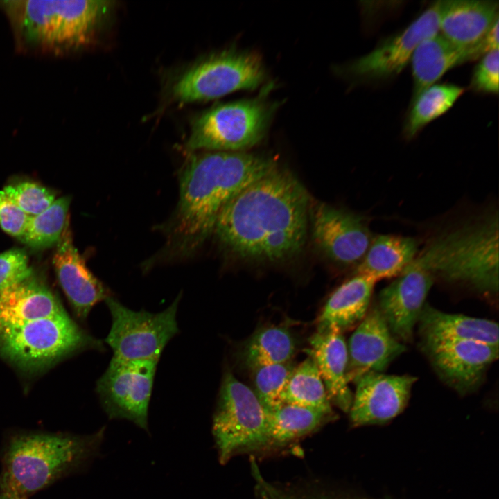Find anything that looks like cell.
I'll use <instances>...</instances> for the list:
<instances>
[{"label":"cell","mask_w":499,"mask_h":499,"mask_svg":"<svg viewBox=\"0 0 499 499\" xmlns=\"http://www.w3.org/2000/svg\"><path fill=\"white\" fill-rule=\"evenodd\" d=\"M108 1H0L18 50L62 55L89 46L112 6Z\"/></svg>","instance_id":"277c9868"},{"label":"cell","mask_w":499,"mask_h":499,"mask_svg":"<svg viewBox=\"0 0 499 499\" xmlns=\"http://www.w3.org/2000/svg\"><path fill=\"white\" fill-rule=\"evenodd\" d=\"M259 96L217 105L193 121L186 148L240 152L251 148L265 137L279 106L267 98L268 90Z\"/></svg>","instance_id":"8992f818"},{"label":"cell","mask_w":499,"mask_h":499,"mask_svg":"<svg viewBox=\"0 0 499 499\" xmlns=\"http://www.w3.org/2000/svg\"><path fill=\"white\" fill-rule=\"evenodd\" d=\"M376 281L356 274L330 295L318 317L317 331L343 333L351 329L367 314Z\"/></svg>","instance_id":"cb8c5ba5"},{"label":"cell","mask_w":499,"mask_h":499,"mask_svg":"<svg viewBox=\"0 0 499 499\" xmlns=\"http://www.w3.org/2000/svg\"><path fill=\"white\" fill-rule=\"evenodd\" d=\"M312 227L317 245L341 264L362 260L371 244L369 231L360 217L324 203L313 207Z\"/></svg>","instance_id":"9a60e30c"},{"label":"cell","mask_w":499,"mask_h":499,"mask_svg":"<svg viewBox=\"0 0 499 499\" xmlns=\"http://www.w3.org/2000/svg\"><path fill=\"white\" fill-rule=\"evenodd\" d=\"M158 361L112 358L96 387L110 419H127L148 430V406Z\"/></svg>","instance_id":"8fae6325"},{"label":"cell","mask_w":499,"mask_h":499,"mask_svg":"<svg viewBox=\"0 0 499 499\" xmlns=\"http://www.w3.org/2000/svg\"><path fill=\"white\" fill-rule=\"evenodd\" d=\"M105 427L95 433L28 432L12 437L5 450L0 475L6 499H26L76 471L99 452Z\"/></svg>","instance_id":"3957f363"},{"label":"cell","mask_w":499,"mask_h":499,"mask_svg":"<svg viewBox=\"0 0 499 499\" xmlns=\"http://www.w3.org/2000/svg\"></svg>","instance_id":"8d00e7d4"},{"label":"cell","mask_w":499,"mask_h":499,"mask_svg":"<svg viewBox=\"0 0 499 499\" xmlns=\"http://www.w3.org/2000/svg\"><path fill=\"white\" fill-rule=\"evenodd\" d=\"M422 342L476 341L498 346V323L441 311L426 303L419 321Z\"/></svg>","instance_id":"603a6c76"},{"label":"cell","mask_w":499,"mask_h":499,"mask_svg":"<svg viewBox=\"0 0 499 499\" xmlns=\"http://www.w3.org/2000/svg\"><path fill=\"white\" fill-rule=\"evenodd\" d=\"M464 89L453 84H436L422 91L412 100L404 126L410 139L426 124L446 113L464 93Z\"/></svg>","instance_id":"f1b7e54d"},{"label":"cell","mask_w":499,"mask_h":499,"mask_svg":"<svg viewBox=\"0 0 499 499\" xmlns=\"http://www.w3.org/2000/svg\"><path fill=\"white\" fill-rule=\"evenodd\" d=\"M295 367V364L290 360L250 370L254 392L265 412L271 411L283 404L281 395Z\"/></svg>","instance_id":"4dcf8cb0"},{"label":"cell","mask_w":499,"mask_h":499,"mask_svg":"<svg viewBox=\"0 0 499 499\" xmlns=\"http://www.w3.org/2000/svg\"><path fill=\"white\" fill-rule=\"evenodd\" d=\"M277 168L271 157L240 152L193 154L180 177V200L172 226L176 245L190 252L213 232L224 207L254 181Z\"/></svg>","instance_id":"7a4b0ae2"},{"label":"cell","mask_w":499,"mask_h":499,"mask_svg":"<svg viewBox=\"0 0 499 499\" xmlns=\"http://www.w3.org/2000/svg\"><path fill=\"white\" fill-rule=\"evenodd\" d=\"M30 216L24 213L2 190L0 191V227L17 238L23 234Z\"/></svg>","instance_id":"e575fe53"},{"label":"cell","mask_w":499,"mask_h":499,"mask_svg":"<svg viewBox=\"0 0 499 499\" xmlns=\"http://www.w3.org/2000/svg\"><path fill=\"white\" fill-rule=\"evenodd\" d=\"M418 252L414 239L397 235H380L370 244L356 270L376 281L399 276Z\"/></svg>","instance_id":"d4e9b609"},{"label":"cell","mask_w":499,"mask_h":499,"mask_svg":"<svg viewBox=\"0 0 499 499\" xmlns=\"http://www.w3.org/2000/svg\"><path fill=\"white\" fill-rule=\"evenodd\" d=\"M422 348L439 377L463 395L480 387L499 349L476 341L422 342Z\"/></svg>","instance_id":"4fadbf2b"},{"label":"cell","mask_w":499,"mask_h":499,"mask_svg":"<svg viewBox=\"0 0 499 499\" xmlns=\"http://www.w3.org/2000/svg\"><path fill=\"white\" fill-rule=\"evenodd\" d=\"M2 191L30 217L43 212L55 200L51 190L35 182L7 185Z\"/></svg>","instance_id":"1f68e13d"},{"label":"cell","mask_w":499,"mask_h":499,"mask_svg":"<svg viewBox=\"0 0 499 499\" xmlns=\"http://www.w3.org/2000/svg\"><path fill=\"white\" fill-rule=\"evenodd\" d=\"M309 343L307 352L317 366L331 403L344 412L349 411L353 394L346 377L348 352L343 334L317 331Z\"/></svg>","instance_id":"7402d4cb"},{"label":"cell","mask_w":499,"mask_h":499,"mask_svg":"<svg viewBox=\"0 0 499 499\" xmlns=\"http://www.w3.org/2000/svg\"><path fill=\"white\" fill-rule=\"evenodd\" d=\"M33 274L23 250L11 249L0 254V291Z\"/></svg>","instance_id":"d6a6232c"},{"label":"cell","mask_w":499,"mask_h":499,"mask_svg":"<svg viewBox=\"0 0 499 499\" xmlns=\"http://www.w3.org/2000/svg\"><path fill=\"white\" fill-rule=\"evenodd\" d=\"M480 40L460 46L438 33L421 42L411 57L414 80L413 100L434 85L450 69L487 53Z\"/></svg>","instance_id":"d6986e66"},{"label":"cell","mask_w":499,"mask_h":499,"mask_svg":"<svg viewBox=\"0 0 499 499\" xmlns=\"http://www.w3.org/2000/svg\"><path fill=\"white\" fill-rule=\"evenodd\" d=\"M64 312L53 293L33 274L0 291V331Z\"/></svg>","instance_id":"ffe728a7"},{"label":"cell","mask_w":499,"mask_h":499,"mask_svg":"<svg viewBox=\"0 0 499 499\" xmlns=\"http://www.w3.org/2000/svg\"><path fill=\"white\" fill-rule=\"evenodd\" d=\"M53 263L62 289L80 319H85L96 304L112 296L75 247L69 221L56 245Z\"/></svg>","instance_id":"ac0fdd59"},{"label":"cell","mask_w":499,"mask_h":499,"mask_svg":"<svg viewBox=\"0 0 499 499\" xmlns=\"http://www.w3.org/2000/svg\"><path fill=\"white\" fill-rule=\"evenodd\" d=\"M309 202L299 181L277 168L224 207L213 232L224 246L243 259L286 260L304 245Z\"/></svg>","instance_id":"6da1fadb"},{"label":"cell","mask_w":499,"mask_h":499,"mask_svg":"<svg viewBox=\"0 0 499 499\" xmlns=\"http://www.w3.org/2000/svg\"><path fill=\"white\" fill-rule=\"evenodd\" d=\"M265 67L253 52L230 49L213 54L188 69L173 86L177 102L218 98L240 90H253L266 81Z\"/></svg>","instance_id":"9c48e42d"},{"label":"cell","mask_w":499,"mask_h":499,"mask_svg":"<svg viewBox=\"0 0 499 499\" xmlns=\"http://www.w3.org/2000/svg\"><path fill=\"white\" fill-rule=\"evenodd\" d=\"M212 432L221 464L235 454L269 444L265 411L254 390L227 369L222 376Z\"/></svg>","instance_id":"ba28073f"},{"label":"cell","mask_w":499,"mask_h":499,"mask_svg":"<svg viewBox=\"0 0 499 499\" xmlns=\"http://www.w3.org/2000/svg\"><path fill=\"white\" fill-rule=\"evenodd\" d=\"M347 345L348 383L369 371L383 372L406 349L390 331L377 305L369 307Z\"/></svg>","instance_id":"e0dca14e"},{"label":"cell","mask_w":499,"mask_h":499,"mask_svg":"<svg viewBox=\"0 0 499 499\" xmlns=\"http://www.w3.org/2000/svg\"><path fill=\"white\" fill-rule=\"evenodd\" d=\"M433 280L429 272L408 265L379 293L377 306L392 333L403 344L413 339Z\"/></svg>","instance_id":"2e32d148"},{"label":"cell","mask_w":499,"mask_h":499,"mask_svg":"<svg viewBox=\"0 0 499 499\" xmlns=\"http://www.w3.org/2000/svg\"><path fill=\"white\" fill-rule=\"evenodd\" d=\"M438 10L439 3L435 1L405 28L350 62L345 73L365 80L387 78L401 73L418 44L439 30Z\"/></svg>","instance_id":"7c38bea8"},{"label":"cell","mask_w":499,"mask_h":499,"mask_svg":"<svg viewBox=\"0 0 499 499\" xmlns=\"http://www.w3.org/2000/svg\"><path fill=\"white\" fill-rule=\"evenodd\" d=\"M180 296L157 313L132 310L112 296L107 298L112 324L105 341L113 357L128 361L159 360L167 343L179 331L176 315Z\"/></svg>","instance_id":"30bf717a"},{"label":"cell","mask_w":499,"mask_h":499,"mask_svg":"<svg viewBox=\"0 0 499 499\" xmlns=\"http://www.w3.org/2000/svg\"><path fill=\"white\" fill-rule=\"evenodd\" d=\"M296 349L295 339L289 330L270 325L257 330L245 342L241 357L250 369L292 360Z\"/></svg>","instance_id":"484cf974"},{"label":"cell","mask_w":499,"mask_h":499,"mask_svg":"<svg viewBox=\"0 0 499 499\" xmlns=\"http://www.w3.org/2000/svg\"><path fill=\"white\" fill-rule=\"evenodd\" d=\"M70 198H60L43 212L30 216L19 238L28 247L42 250L57 245L69 221Z\"/></svg>","instance_id":"f546056e"},{"label":"cell","mask_w":499,"mask_h":499,"mask_svg":"<svg viewBox=\"0 0 499 499\" xmlns=\"http://www.w3.org/2000/svg\"><path fill=\"white\" fill-rule=\"evenodd\" d=\"M410 375L369 371L358 378L349 410L354 426L380 424L399 415L407 405L413 385Z\"/></svg>","instance_id":"5bb4252c"},{"label":"cell","mask_w":499,"mask_h":499,"mask_svg":"<svg viewBox=\"0 0 499 499\" xmlns=\"http://www.w3.org/2000/svg\"><path fill=\"white\" fill-rule=\"evenodd\" d=\"M439 28L453 44L478 42L498 19V2L484 0L438 1Z\"/></svg>","instance_id":"44dd1931"},{"label":"cell","mask_w":499,"mask_h":499,"mask_svg":"<svg viewBox=\"0 0 499 499\" xmlns=\"http://www.w3.org/2000/svg\"><path fill=\"white\" fill-rule=\"evenodd\" d=\"M281 402L333 413L319 369L311 356L295 366L282 393Z\"/></svg>","instance_id":"83f0119b"},{"label":"cell","mask_w":499,"mask_h":499,"mask_svg":"<svg viewBox=\"0 0 499 499\" xmlns=\"http://www.w3.org/2000/svg\"><path fill=\"white\" fill-rule=\"evenodd\" d=\"M409 265L448 281L464 283L487 296L497 294L498 213L437 236Z\"/></svg>","instance_id":"5b68a950"},{"label":"cell","mask_w":499,"mask_h":499,"mask_svg":"<svg viewBox=\"0 0 499 499\" xmlns=\"http://www.w3.org/2000/svg\"><path fill=\"white\" fill-rule=\"evenodd\" d=\"M265 413L269 444H282L302 437L333 416L321 410L288 403Z\"/></svg>","instance_id":"4316f807"},{"label":"cell","mask_w":499,"mask_h":499,"mask_svg":"<svg viewBox=\"0 0 499 499\" xmlns=\"http://www.w3.org/2000/svg\"><path fill=\"white\" fill-rule=\"evenodd\" d=\"M279 499H298L288 493H284L279 497Z\"/></svg>","instance_id":"d590c367"},{"label":"cell","mask_w":499,"mask_h":499,"mask_svg":"<svg viewBox=\"0 0 499 499\" xmlns=\"http://www.w3.org/2000/svg\"><path fill=\"white\" fill-rule=\"evenodd\" d=\"M105 349L66 312L0 331V355L28 371H37L85 349Z\"/></svg>","instance_id":"52a82bcc"},{"label":"cell","mask_w":499,"mask_h":499,"mask_svg":"<svg viewBox=\"0 0 499 499\" xmlns=\"http://www.w3.org/2000/svg\"><path fill=\"white\" fill-rule=\"evenodd\" d=\"M498 49L484 54L475 66L471 85L480 92L498 94Z\"/></svg>","instance_id":"836d02e7"}]
</instances>
